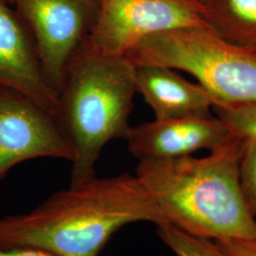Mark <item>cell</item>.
<instances>
[{
	"mask_svg": "<svg viewBox=\"0 0 256 256\" xmlns=\"http://www.w3.org/2000/svg\"><path fill=\"white\" fill-rule=\"evenodd\" d=\"M234 136L218 117L209 114L155 119L130 128L129 152L138 160H170L214 150Z\"/></svg>",
	"mask_w": 256,
	"mask_h": 256,
	"instance_id": "obj_8",
	"label": "cell"
},
{
	"mask_svg": "<svg viewBox=\"0 0 256 256\" xmlns=\"http://www.w3.org/2000/svg\"><path fill=\"white\" fill-rule=\"evenodd\" d=\"M126 56L136 68L162 66L191 74L218 106L256 102V48L226 41L207 25L150 36Z\"/></svg>",
	"mask_w": 256,
	"mask_h": 256,
	"instance_id": "obj_4",
	"label": "cell"
},
{
	"mask_svg": "<svg viewBox=\"0 0 256 256\" xmlns=\"http://www.w3.org/2000/svg\"><path fill=\"white\" fill-rule=\"evenodd\" d=\"M164 224L135 174L94 178L52 194L26 214L0 218V248H38L57 256H99L119 230Z\"/></svg>",
	"mask_w": 256,
	"mask_h": 256,
	"instance_id": "obj_1",
	"label": "cell"
},
{
	"mask_svg": "<svg viewBox=\"0 0 256 256\" xmlns=\"http://www.w3.org/2000/svg\"><path fill=\"white\" fill-rule=\"evenodd\" d=\"M158 227V236L176 256H229L212 239L185 232L170 224Z\"/></svg>",
	"mask_w": 256,
	"mask_h": 256,
	"instance_id": "obj_12",
	"label": "cell"
},
{
	"mask_svg": "<svg viewBox=\"0 0 256 256\" xmlns=\"http://www.w3.org/2000/svg\"><path fill=\"white\" fill-rule=\"evenodd\" d=\"M7 1H8V2H12V0H7Z\"/></svg>",
	"mask_w": 256,
	"mask_h": 256,
	"instance_id": "obj_18",
	"label": "cell"
},
{
	"mask_svg": "<svg viewBox=\"0 0 256 256\" xmlns=\"http://www.w3.org/2000/svg\"><path fill=\"white\" fill-rule=\"evenodd\" d=\"M136 70L126 56L101 54L88 40L68 66L54 116L72 151L70 186L96 178L104 147L128 137L138 93Z\"/></svg>",
	"mask_w": 256,
	"mask_h": 256,
	"instance_id": "obj_3",
	"label": "cell"
},
{
	"mask_svg": "<svg viewBox=\"0 0 256 256\" xmlns=\"http://www.w3.org/2000/svg\"><path fill=\"white\" fill-rule=\"evenodd\" d=\"M212 110L234 136L243 140L256 138V102L218 106Z\"/></svg>",
	"mask_w": 256,
	"mask_h": 256,
	"instance_id": "obj_13",
	"label": "cell"
},
{
	"mask_svg": "<svg viewBox=\"0 0 256 256\" xmlns=\"http://www.w3.org/2000/svg\"><path fill=\"white\" fill-rule=\"evenodd\" d=\"M137 92L153 110L155 119L209 114L218 100L198 82L186 80L176 70L142 66L136 70Z\"/></svg>",
	"mask_w": 256,
	"mask_h": 256,
	"instance_id": "obj_10",
	"label": "cell"
},
{
	"mask_svg": "<svg viewBox=\"0 0 256 256\" xmlns=\"http://www.w3.org/2000/svg\"><path fill=\"white\" fill-rule=\"evenodd\" d=\"M204 10L198 0H99L88 43L104 54L126 56L150 36L207 25Z\"/></svg>",
	"mask_w": 256,
	"mask_h": 256,
	"instance_id": "obj_5",
	"label": "cell"
},
{
	"mask_svg": "<svg viewBox=\"0 0 256 256\" xmlns=\"http://www.w3.org/2000/svg\"><path fill=\"white\" fill-rule=\"evenodd\" d=\"M198 1L200 2L203 5H207V4L210 2V0H198Z\"/></svg>",
	"mask_w": 256,
	"mask_h": 256,
	"instance_id": "obj_17",
	"label": "cell"
},
{
	"mask_svg": "<svg viewBox=\"0 0 256 256\" xmlns=\"http://www.w3.org/2000/svg\"><path fill=\"white\" fill-rule=\"evenodd\" d=\"M243 144L234 137L202 158L138 160L135 176L164 224L212 240L256 241V218L239 185Z\"/></svg>",
	"mask_w": 256,
	"mask_h": 256,
	"instance_id": "obj_2",
	"label": "cell"
},
{
	"mask_svg": "<svg viewBox=\"0 0 256 256\" xmlns=\"http://www.w3.org/2000/svg\"><path fill=\"white\" fill-rule=\"evenodd\" d=\"M0 256H57L43 250L38 248H0Z\"/></svg>",
	"mask_w": 256,
	"mask_h": 256,
	"instance_id": "obj_16",
	"label": "cell"
},
{
	"mask_svg": "<svg viewBox=\"0 0 256 256\" xmlns=\"http://www.w3.org/2000/svg\"><path fill=\"white\" fill-rule=\"evenodd\" d=\"M229 256H256V241L241 239L214 240Z\"/></svg>",
	"mask_w": 256,
	"mask_h": 256,
	"instance_id": "obj_15",
	"label": "cell"
},
{
	"mask_svg": "<svg viewBox=\"0 0 256 256\" xmlns=\"http://www.w3.org/2000/svg\"><path fill=\"white\" fill-rule=\"evenodd\" d=\"M38 158H72L54 112L22 92L0 86V180Z\"/></svg>",
	"mask_w": 256,
	"mask_h": 256,
	"instance_id": "obj_7",
	"label": "cell"
},
{
	"mask_svg": "<svg viewBox=\"0 0 256 256\" xmlns=\"http://www.w3.org/2000/svg\"><path fill=\"white\" fill-rule=\"evenodd\" d=\"M203 18L226 41L256 48V0H210Z\"/></svg>",
	"mask_w": 256,
	"mask_h": 256,
	"instance_id": "obj_11",
	"label": "cell"
},
{
	"mask_svg": "<svg viewBox=\"0 0 256 256\" xmlns=\"http://www.w3.org/2000/svg\"><path fill=\"white\" fill-rule=\"evenodd\" d=\"M36 44L44 72L59 92L74 56L88 40L99 0H12Z\"/></svg>",
	"mask_w": 256,
	"mask_h": 256,
	"instance_id": "obj_6",
	"label": "cell"
},
{
	"mask_svg": "<svg viewBox=\"0 0 256 256\" xmlns=\"http://www.w3.org/2000/svg\"><path fill=\"white\" fill-rule=\"evenodd\" d=\"M0 86L22 92L54 112L58 92L44 72L25 21L0 0Z\"/></svg>",
	"mask_w": 256,
	"mask_h": 256,
	"instance_id": "obj_9",
	"label": "cell"
},
{
	"mask_svg": "<svg viewBox=\"0 0 256 256\" xmlns=\"http://www.w3.org/2000/svg\"><path fill=\"white\" fill-rule=\"evenodd\" d=\"M239 185L248 209L256 218V138L244 140L239 162Z\"/></svg>",
	"mask_w": 256,
	"mask_h": 256,
	"instance_id": "obj_14",
	"label": "cell"
}]
</instances>
